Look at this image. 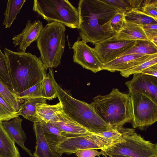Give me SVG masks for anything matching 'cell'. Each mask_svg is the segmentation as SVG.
<instances>
[{"label":"cell","instance_id":"6da1fadb","mask_svg":"<svg viewBox=\"0 0 157 157\" xmlns=\"http://www.w3.org/2000/svg\"><path fill=\"white\" fill-rule=\"evenodd\" d=\"M77 8L82 40L95 45L115 34L111 21L121 9L105 0H80Z\"/></svg>","mask_w":157,"mask_h":157},{"label":"cell","instance_id":"7a4b0ae2","mask_svg":"<svg viewBox=\"0 0 157 157\" xmlns=\"http://www.w3.org/2000/svg\"><path fill=\"white\" fill-rule=\"evenodd\" d=\"M14 93H21L43 80L47 68L40 57L31 53L4 50Z\"/></svg>","mask_w":157,"mask_h":157},{"label":"cell","instance_id":"3957f363","mask_svg":"<svg viewBox=\"0 0 157 157\" xmlns=\"http://www.w3.org/2000/svg\"><path fill=\"white\" fill-rule=\"evenodd\" d=\"M99 117L113 129L132 121L133 109L129 94L113 88L108 94H99L90 104Z\"/></svg>","mask_w":157,"mask_h":157},{"label":"cell","instance_id":"277c9868","mask_svg":"<svg viewBox=\"0 0 157 157\" xmlns=\"http://www.w3.org/2000/svg\"><path fill=\"white\" fill-rule=\"evenodd\" d=\"M53 81L62 110L67 116L94 134L112 129L99 117L90 104L74 98L58 85L54 78Z\"/></svg>","mask_w":157,"mask_h":157},{"label":"cell","instance_id":"5b68a950","mask_svg":"<svg viewBox=\"0 0 157 157\" xmlns=\"http://www.w3.org/2000/svg\"><path fill=\"white\" fill-rule=\"evenodd\" d=\"M66 30L63 24L52 22L43 27L40 32L37 46L40 58L47 68H56L61 64L65 48Z\"/></svg>","mask_w":157,"mask_h":157},{"label":"cell","instance_id":"8992f818","mask_svg":"<svg viewBox=\"0 0 157 157\" xmlns=\"http://www.w3.org/2000/svg\"><path fill=\"white\" fill-rule=\"evenodd\" d=\"M111 157H157V144L145 140L134 129L128 128L110 146L101 149Z\"/></svg>","mask_w":157,"mask_h":157},{"label":"cell","instance_id":"52a82bcc","mask_svg":"<svg viewBox=\"0 0 157 157\" xmlns=\"http://www.w3.org/2000/svg\"><path fill=\"white\" fill-rule=\"evenodd\" d=\"M33 10L47 21L72 28H79L78 8L67 0H35Z\"/></svg>","mask_w":157,"mask_h":157},{"label":"cell","instance_id":"ba28073f","mask_svg":"<svg viewBox=\"0 0 157 157\" xmlns=\"http://www.w3.org/2000/svg\"><path fill=\"white\" fill-rule=\"evenodd\" d=\"M129 94L132 106L133 128L143 129L156 122L157 104L141 93Z\"/></svg>","mask_w":157,"mask_h":157},{"label":"cell","instance_id":"9c48e42d","mask_svg":"<svg viewBox=\"0 0 157 157\" xmlns=\"http://www.w3.org/2000/svg\"><path fill=\"white\" fill-rule=\"evenodd\" d=\"M115 141L105 138L100 133L77 135L64 140L57 146L56 151L61 156L64 153L70 154L82 149L101 150L110 146Z\"/></svg>","mask_w":157,"mask_h":157},{"label":"cell","instance_id":"30bf717a","mask_svg":"<svg viewBox=\"0 0 157 157\" xmlns=\"http://www.w3.org/2000/svg\"><path fill=\"white\" fill-rule=\"evenodd\" d=\"M115 35L96 44L93 48L103 64L121 56L136 44L137 41L118 40Z\"/></svg>","mask_w":157,"mask_h":157},{"label":"cell","instance_id":"8fae6325","mask_svg":"<svg viewBox=\"0 0 157 157\" xmlns=\"http://www.w3.org/2000/svg\"><path fill=\"white\" fill-rule=\"evenodd\" d=\"M73 62L83 67L96 73L102 70L104 64L98 58L93 49L85 41L78 40L73 44Z\"/></svg>","mask_w":157,"mask_h":157},{"label":"cell","instance_id":"7c38bea8","mask_svg":"<svg viewBox=\"0 0 157 157\" xmlns=\"http://www.w3.org/2000/svg\"><path fill=\"white\" fill-rule=\"evenodd\" d=\"M125 84L129 93H141L157 104V77L138 73L134 74L132 78Z\"/></svg>","mask_w":157,"mask_h":157},{"label":"cell","instance_id":"4fadbf2b","mask_svg":"<svg viewBox=\"0 0 157 157\" xmlns=\"http://www.w3.org/2000/svg\"><path fill=\"white\" fill-rule=\"evenodd\" d=\"M156 57H157V54L151 55L137 54L124 55L104 64L102 70H107L112 72L122 71Z\"/></svg>","mask_w":157,"mask_h":157},{"label":"cell","instance_id":"5bb4252c","mask_svg":"<svg viewBox=\"0 0 157 157\" xmlns=\"http://www.w3.org/2000/svg\"><path fill=\"white\" fill-rule=\"evenodd\" d=\"M43 28L42 23L40 20L31 22L28 20L22 32L12 38L15 47L18 46L17 50L20 52H25L27 48L33 42L37 40Z\"/></svg>","mask_w":157,"mask_h":157},{"label":"cell","instance_id":"9a60e30c","mask_svg":"<svg viewBox=\"0 0 157 157\" xmlns=\"http://www.w3.org/2000/svg\"><path fill=\"white\" fill-rule=\"evenodd\" d=\"M51 122L61 131L71 135H84L94 134L69 117L62 109L57 113Z\"/></svg>","mask_w":157,"mask_h":157},{"label":"cell","instance_id":"2e32d148","mask_svg":"<svg viewBox=\"0 0 157 157\" xmlns=\"http://www.w3.org/2000/svg\"><path fill=\"white\" fill-rule=\"evenodd\" d=\"M23 120L19 117L13 118L10 121H2V125L6 132L14 142L21 147L30 156L35 157L30 151L25 146L26 134L21 126Z\"/></svg>","mask_w":157,"mask_h":157},{"label":"cell","instance_id":"e0dca14e","mask_svg":"<svg viewBox=\"0 0 157 157\" xmlns=\"http://www.w3.org/2000/svg\"><path fill=\"white\" fill-rule=\"evenodd\" d=\"M33 129L36 138V145L33 155L35 157H60L52 149L45 138L40 122H34Z\"/></svg>","mask_w":157,"mask_h":157},{"label":"cell","instance_id":"ac0fdd59","mask_svg":"<svg viewBox=\"0 0 157 157\" xmlns=\"http://www.w3.org/2000/svg\"><path fill=\"white\" fill-rule=\"evenodd\" d=\"M115 35L118 40L150 41L144 31L143 25L131 22H127L122 30Z\"/></svg>","mask_w":157,"mask_h":157},{"label":"cell","instance_id":"d6986e66","mask_svg":"<svg viewBox=\"0 0 157 157\" xmlns=\"http://www.w3.org/2000/svg\"><path fill=\"white\" fill-rule=\"evenodd\" d=\"M42 128L46 139L52 150L60 157L56 151L57 146L64 140L68 138L66 133L61 131L51 121L40 122Z\"/></svg>","mask_w":157,"mask_h":157},{"label":"cell","instance_id":"ffe728a7","mask_svg":"<svg viewBox=\"0 0 157 157\" xmlns=\"http://www.w3.org/2000/svg\"><path fill=\"white\" fill-rule=\"evenodd\" d=\"M0 120V157H20L18 148L5 130Z\"/></svg>","mask_w":157,"mask_h":157},{"label":"cell","instance_id":"44dd1931","mask_svg":"<svg viewBox=\"0 0 157 157\" xmlns=\"http://www.w3.org/2000/svg\"><path fill=\"white\" fill-rule=\"evenodd\" d=\"M62 109V105L59 102L52 105L46 103H39L36 105V112L39 122H48L54 119L57 113Z\"/></svg>","mask_w":157,"mask_h":157},{"label":"cell","instance_id":"7402d4cb","mask_svg":"<svg viewBox=\"0 0 157 157\" xmlns=\"http://www.w3.org/2000/svg\"><path fill=\"white\" fill-rule=\"evenodd\" d=\"M47 100L43 98H38L25 100L18 110L19 115L34 122H39L36 114V106L38 103H46Z\"/></svg>","mask_w":157,"mask_h":157},{"label":"cell","instance_id":"603a6c76","mask_svg":"<svg viewBox=\"0 0 157 157\" xmlns=\"http://www.w3.org/2000/svg\"><path fill=\"white\" fill-rule=\"evenodd\" d=\"M25 1L26 0H8L3 22L6 28L10 27Z\"/></svg>","mask_w":157,"mask_h":157},{"label":"cell","instance_id":"cb8c5ba5","mask_svg":"<svg viewBox=\"0 0 157 157\" xmlns=\"http://www.w3.org/2000/svg\"><path fill=\"white\" fill-rule=\"evenodd\" d=\"M125 14V18L127 22H131L143 25L157 24V20L145 15L139 10H132Z\"/></svg>","mask_w":157,"mask_h":157},{"label":"cell","instance_id":"d4e9b609","mask_svg":"<svg viewBox=\"0 0 157 157\" xmlns=\"http://www.w3.org/2000/svg\"><path fill=\"white\" fill-rule=\"evenodd\" d=\"M131 54L142 55L157 54V46L150 41L137 40L136 44L134 47L126 52L122 56Z\"/></svg>","mask_w":157,"mask_h":157},{"label":"cell","instance_id":"484cf974","mask_svg":"<svg viewBox=\"0 0 157 157\" xmlns=\"http://www.w3.org/2000/svg\"><path fill=\"white\" fill-rule=\"evenodd\" d=\"M54 78L52 68H49V71L43 80V96L47 100H52L57 97V93L54 86L53 79Z\"/></svg>","mask_w":157,"mask_h":157},{"label":"cell","instance_id":"4316f807","mask_svg":"<svg viewBox=\"0 0 157 157\" xmlns=\"http://www.w3.org/2000/svg\"><path fill=\"white\" fill-rule=\"evenodd\" d=\"M0 81L6 85L14 93L12 79L5 55L2 52L0 46Z\"/></svg>","mask_w":157,"mask_h":157},{"label":"cell","instance_id":"83f0119b","mask_svg":"<svg viewBox=\"0 0 157 157\" xmlns=\"http://www.w3.org/2000/svg\"><path fill=\"white\" fill-rule=\"evenodd\" d=\"M0 96L12 108L17 111L20 108V100L16 94L12 91L0 81Z\"/></svg>","mask_w":157,"mask_h":157},{"label":"cell","instance_id":"f1b7e54d","mask_svg":"<svg viewBox=\"0 0 157 157\" xmlns=\"http://www.w3.org/2000/svg\"><path fill=\"white\" fill-rule=\"evenodd\" d=\"M126 13L132 10L140 9L143 0H105Z\"/></svg>","mask_w":157,"mask_h":157},{"label":"cell","instance_id":"f546056e","mask_svg":"<svg viewBox=\"0 0 157 157\" xmlns=\"http://www.w3.org/2000/svg\"><path fill=\"white\" fill-rule=\"evenodd\" d=\"M43 80L21 93L17 94L20 100H26L30 99L44 98Z\"/></svg>","mask_w":157,"mask_h":157},{"label":"cell","instance_id":"4dcf8cb0","mask_svg":"<svg viewBox=\"0 0 157 157\" xmlns=\"http://www.w3.org/2000/svg\"><path fill=\"white\" fill-rule=\"evenodd\" d=\"M19 115L18 111L14 109L0 96V120L2 121H8Z\"/></svg>","mask_w":157,"mask_h":157},{"label":"cell","instance_id":"1f68e13d","mask_svg":"<svg viewBox=\"0 0 157 157\" xmlns=\"http://www.w3.org/2000/svg\"><path fill=\"white\" fill-rule=\"evenodd\" d=\"M156 64L157 57L150 59L130 69L120 72V74L123 77L127 78L131 75L140 73L146 68Z\"/></svg>","mask_w":157,"mask_h":157},{"label":"cell","instance_id":"d6a6232c","mask_svg":"<svg viewBox=\"0 0 157 157\" xmlns=\"http://www.w3.org/2000/svg\"><path fill=\"white\" fill-rule=\"evenodd\" d=\"M140 10L145 15L157 20V0H143Z\"/></svg>","mask_w":157,"mask_h":157},{"label":"cell","instance_id":"836d02e7","mask_svg":"<svg viewBox=\"0 0 157 157\" xmlns=\"http://www.w3.org/2000/svg\"><path fill=\"white\" fill-rule=\"evenodd\" d=\"M126 14L120 11L116 13L111 21V25L113 33L115 34L123 28L127 22L125 20Z\"/></svg>","mask_w":157,"mask_h":157},{"label":"cell","instance_id":"e575fe53","mask_svg":"<svg viewBox=\"0 0 157 157\" xmlns=\"http://www.w3.org/2000/svg\"><path fill=\"white\" fill-rule=\"evenodd\" d=\"M143 28L150 41L157 46V24L143 25Z\"/></svg>","mask_w":157,"mask_h":157},{"label":"cell","instance_id":"d590c367","mask_svg":"<svg viewBox=\"0 0 157 157\" xmlns=\"http://www.w3.org/2000/svg\"><path fill=\"white\" fill-rule=\"evenodd\" d=\"M75 153L78 157H95L102 155V152L98 151L95 149H84L78 150L75 151Z\"/></svg>","mask_w":157,"mask_h":157},{"label":"cell","instance_id":"8d00e7d4","mask_svg":"<svg viewBox=\"0 0 157 157\" xmlns=\"http://www.w3.org/2000/svg\"><path fill=\"white\" fill-rule=\"evenodd\" d=\"M140 73L157 77V64L146 68Z\"/></svg>","mask_w":157,"mask_h":157}]
</instances>
